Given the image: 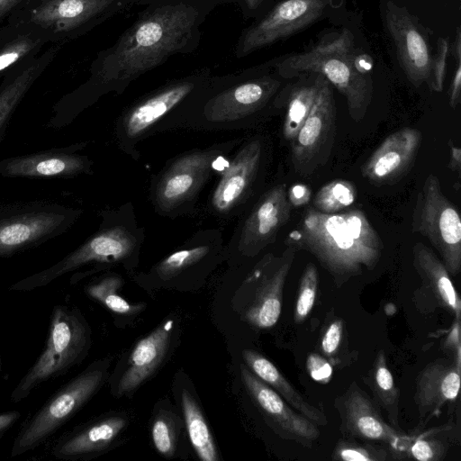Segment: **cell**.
Returning <instances> with one entry per match:
<instances>
[{
	"label": "cell",
	"mask_w": 461,
	"mask_h": 461,
	"mask_svg": "<svg viewBox=\"0 0 461 461\" xmlns=\"http://www.w3.org/2000/svg\"><path fill=\"white\" fill-rule=\"evenodd\" d=\"M232 0H137V17L90 66V77L54 108L50 124L62 127L109 93L122 95L140 76L174 55L194 53L202 27L218 7Z\"/></svg>",
	"instance_id": "obj_1"
},
{
	"label": "cell",
	"mask_w": 461,
	"mask_h": 461,
	"mask_svg": "<svg viewBox=\"0 0 461 461\" xmlns=\"http://www.w3.org/2000/svg\"><path fill=\"white\" fill-rule=\"evenodd\" d=\"M282 82L267 65L223 76L208 85L173 112L156 133L176 129L203 131H236L249 127L275 101Z\"/></svg>",
	"instance_id": "obj_2"
},
{
	"label": "cell",
	"mask_w": 461,
	"mask_h": 461,
	"mask_svg": "<svg viewBox=\"0 0 461 461\" xmlns=\"http://www.w3.org/2000/svg\"><path fill=\"white\" fill-rule=\"evenodd\" d=\"M284 243L311 253L338 286L374 269L384 250L379 234L359 209L324 213L309 207Z\"/></svg>",
	"instance_id": "obj_3"
},
{
	"label": "cell",
	"mask_w": 461,
	"mask_h": 461,
	"mask_svg": "<svg viewBox=\"0 0 461 461\" xmlns=\"http://www.w3.org/2000/svg\"><path fill=\"white\" fill-rule=\"evenodd\" d=\"M270 64L284 79L320 73L343 95L351 119H364L373 96L372 63L357 47L349 30L325 35L310 49Z\"/></svg>",
	"instance_id": "obj_4"
},
{
	"label": "cell",
	"mask_w": 461,
	"mask_h": 461,
	"mask_svg": "<svg viewBox=\"0 0 461 461\" xmlns=\"http://www.w3.org/2000/svg\"><path fill=\"white\" fill-rule=\"evenodd\" d=\"M101 222L75 250L50 267L33 274L11 286L14 291H31L89 264L134 266L144 242L145 230L137 221L132 203L104 210Z\"/></svg>",
	"instance_id": "obj_5"
},
{
	"label": "cell",
	"mask_w": 461,
	"mask_h": 461,
	"mask_svg": "<svg viewBox=\"0 0 461 461\" xmlns=\"http://www.w3.org/2000/svg\"><path fill=\"white\" fill-rule=\"evenodd\" d=\"M240 142L238 139L216 142L167 160L150 179L149 199L156 213L174 219L192 212L203 187Z\"/></svg>",
	"instance_id": "obj_6"
},
{
	"label": "cell",
	"mask_w": 461,
	"mask_h": 461,
	"mask_svg": "<svg viewBox=\"0 0 461 461\" xmlns=\"http://www.w3.org/2000/svg\"><path fill=\"white\" fill-rule=\"evenodd\" d=\"M212 76L209 68H201L167 81L135 100L115 121L113 135L117 148L137 161L140 156L139 144L156 134L158 127L202 90Z\"/></svg>",
	"instance_id": "obj_7"
},
{
	"label": "cell",
	"mask_w": 461,
	"mask_h": 461,
	"mask_svg": "<svg viewBox=\"0 0 461 461\" xmlns=\"http://www.w3.org/2000/svg\"><path fill=\"white\" fill-rule=\"evenodd\" d=\"M137 0H29L5 23L24 24L49 43L64 45L110 18L133 7Z\"/></svg>",
	"instance_id": "obj_8"
},
{
	"label": "cell",
	"mask_w": 461,
	"mask_h": 461,
	"mask_svg": "<svg viewBox=\"0 0 461 461\" xmlns=\"http://www.w3.org/2000/svg\"><path fill=\"white\" fill-rule=\"evenodd\" d=\"M89 345L90 330L81 313L66 305H56L45 348L13 390L11 402L15 403L25 399L41 384L62 375L79 364Z\"/></svg>",
	"instance_id": "obj_9"
},
{
	"label": "cell",
	"mask_w": 461,
	"mask_h": 461,
	"mask_svg": "<svg viewBox=\"0 0 461 461\" xmlns=\"http://www.w3.org/2000/svg\"><path fill=\"white\" fill-rule=\"evenodd\" d=\"M82 213L77 208L46 202L0 206V258L65 233Z\"/></svg>",
	"instance_id": "obj_10"
},
{
	"label": "cell",
	"mask_w": 461,
	"mask_h": 461,
	"mask_svg": "<svg viewBox=\"0 0 461 461\" xmlns=\"http://www.w3.org/2000/svg\"><path fill=\"white\" fill-rule=\"evenodd\" d=\"M106 376L104 365L93 364L59 388L23 426L11 456L31 451L52 436L100 389Z\"/></svg>",
	"instance_id": "obj_11"
},
{
	"label": "cell",
	"mask_w": 461,
	"mask_h": 461,
	"mask_svg": "<svg viewBox=\"0 0 461 461\" xmlns=\"http://www.w3.org/2000/svg\"><path fill=\"white\" fill-rule=\"evenodd\" d=\"M411 230L425 237L438 251L450 276L461 270V219L444 194L438 176L425 178L415 201Z\"/></svg>",
	"instance_id": "obj_12"
},
{
	"label": "cell",
	"mask_w": 461,
	"mask_h": 461,
	"mask_svg": "<svg viewBox=\"0 0 461 461\" xmlns=\"http://www.w3.org/2000/svg\"><path fill=\"white\" fill-rule=\"evenodd\" d=\"M265 141L255 135L241 140L230 157L207 200V212L228 221L243 214L251 205L263 169Z\"/></svg>",
	"instance_id": "obj_13"
},
{
	"label": "cell",
	"mask_w": 461,
	"mask_h": 461,
	"mask_svg": "<svg viewBox=\"0 0 461 461\" xmlns=\"http://www.w3.org/2000/svg\"><path fill=\"white\" fill-rule=\"evenodd\" d=\"M292 205L285 184L265 190L243 213L229 243L226 254L253 258L276 241L281 229L291 217Z\"/></svg>",
	"instance_id": "obj_14"
},
{
	"label": "cell",
	"mask_w": 461,
	"mask_h": 461,
	"mask_svg": "<svg viewBox=\"0 0 461 461\" xmlns=\"http://www.w3.org/2000/svg\"><path fill=\"white\" fill-rule=\"evenodd\" d=\"M336 135L333 86L324 77L316 101L292 140L291 161L294 171L310 176L328 161Z\"/></svg>",
	"instance_id": "obj_15"
},
{
	"label": "cell",
	"mask_w": 461,
	"mask_h": 461,
	"mask_svg": "<svg viewBox=\"0 0 461 461\" xmlns=\"http://www.w3.org/2000/svg\"><path fill=\"white\" fill-rule=\"evenodd\" d=\"M328 0H282L243 29L234 48L238 59L296 33L320 19Z\"/></svg>",
	"instance_id": "obj_16"
},
{
	"label": "cell",
	"mask_w": 461,
	"mask_h": 461,
	"mask_svg": "<svg viewBox=\"0 0 461 461\" xmlns=\"http://www.w3.org/2000/svg\"><path fill=\"white\" fill-rule=\"evenodd\" d=\"M296 251L286 246L282 253L268 252L257 263L253 271L257 281L255 293L242 315L246 322L258 329H268L278 321L284 286Z\"/></svg>",
	"instance_id": "obj_17"
},
{
	"label": "cell",
	"mask_w": 461,
	"mask_h": 461,
	"mask_svg": "<svg viewBox=\"0 0 461 461\" xmlns=\"http://www.w3.org/2000/svg\"><path fill=\"white\" fill-rule=\"evenodd\" d=\"M240 373L251 399L274 430L284 438L312 447L320 437L317 424L294 410L247 366H240Z\"/></svg>",
	"instance_id": "obj_18"
},
{
	"label": "cell",
	"mask_w": 461,
	"mask_h": 461,
	"mask_svg": "<svg viewBox=\"0 0 461 461\" xmlns=\"http://www.w3.org/2000/svg\"><path fill=\"white\" fill-rule=\"evenodd\" d=\"M86 142L11 157L0 161L5 177L69 178L93 173V160L79 153Z\"/></svg>",
	"instance_id": "obj_19"
},
{
	"label": "cell",
	"mask_w": 461,
	"mask_h": 461,
	"mask_svg": "<svg viewBox=\"0 0 461 461\" xmlns=\"http://www.w3.org/2000/svg\"><path fill=\"white\" fill-rule=\"evenodd\" d=\"M384 23L408 80L415 87L428 84L432 55L426 37L411 15L404 7L388 1L384 9Z\"/></svg>",
	"instance_id": "obj_20"
},
{
	"label": "cell",
	"mask_w": 461,
	"mask_h": 461,
	"mask_svg": "<svg viewBox=\"0 0 461 461\" xmlns=\"http://www.w3.org/2000/svg\"><path fill=\"white\" fill-rule=\"evenodd\" d=\"M421 139V132L411 127L390 134L363 165V177L378 186L398 182L412 167Z\"/></svg>",
	"instance_id": "obj_21"
},
{
	"label": "cell",
	"mask_w": 461,
	"mask_h": 461,
	"mask_svg": "<svg viewBox=\"0 0 461 461\" xmlns=\"http://www.w3.org/2000/svg\"><path fill=\"white\" fill-rule=\"evenodd\" d=\"M344 434L364 440L382 441L399 449L405 437L385 422L379 407L356 383L336 402Z\"/></svg>",
	"instance_id": "obj_22"
},
{
	"label": "cell",
	"mask_w": 461,
	"mask_h": 461,
	"mask_svg": "<svg viewBox=\"0 0 461 461\" xmlns=\"http://www.w3.org/2000/svg\"><path fill=\"white\" fill-rule=\"evenodd\" d=\"M226 254L220 229H203L194 233L180 248L156 263L152 276L163 282L171 281L185 273L213 263Z\"/></svg>",
	"instance_id": "obj_23"
},
{
	"label": "cell",
	"mask_w": 461,
	"mask_h": 461,
	"mask_svg": "<svg viewBox=\"0 0 461 461\" xmlns=\"http://www.w3.org/2000/svg\"><path fill=\"white\" fill-rule=\"evenodd\" d=\"M62 46L51 44L43 52L14 67L3 77L0 84V142L14 111Z\"/></svg>",
	"instance_id": "obj_24"
},
{
	"label": "cell",
	"mask_w": 461,
	"mask_h": 461,
	"mask_svg": "<svg viewBox=\"0 0 461 461\" xmlns=\"http://www.w3.org/2000/svg\"><path fill=\"white\" fill-rule=\"evenodd\" d=\"M460 389V362L445 359L429 364L417 376L414 400L421 417L456 399Z\"/></svg>",
	"instance_id": "obj_25"
},
{
	"label": "cell",
	"mask_w": 461,
	"mask_h": 461,
	"mask_svg": "<svg viewBox=\"0 0 461 461\" xmlns=\"http://www.w3.org/2000/svg\"><path fill=\"white\" fill-rule=\"evenodd\" d=\"M173 325V320H167L137 342L119 381L118 394L136 389L158 368L168 348Z\"/></svg>",
	"instance_id": "obj_26"
},
{
	"label": "cell",
	"mask_w": 461,
	"mask_h": 461,
	"mask_svg": "<svg viewBox=\"0 0 461 461\" xmlns=\"http://www.w3.org/2000/svg\"><path fill=\"white\" fill-rule=\"evenodd\" d=\"M295 77L298 78L295 82L280 89L274 101L276 107L285 109L282 134L288 142L292 141L309 115L324 79L322 75L315 72Z\"/></svg>",
	"instance_id": "obj_27"
},
{
	"label": "cell",
	"mask_w": 461,
	"mask_h": 461,
	"mask_svg": "<svg viewBox=\"0 0 461 461\" xmlns=\"http://www.w3.org/2000/svg\"><path fill=\"white\" fill-rule=\"evenodd\" d=\"M126 424L125 418L112 416L71 431L60 438L52 448V455L59 459L70 460L99 452L117 438Z\"/></svg>",
	"instance_id": "obj_28"
},
{
	"label": "cell",
	"mask_w": 461,
	"mask_h": 461,
	"mask_svg": "<svg viewBox=\"0 0 461 461\" xmlns=\"http://www.w3.org/2000/svg\"><path fill=\"white\" fill-rule=\"evenodd\" d=\"M242 357L247 367L273 388L294 410L319 426L327 425L326 415L309 403L270 360L252 349H244Z\"/></svg>",
	"instance_id": "obj_29"
},
{
	"label": "cell",
	"mask_w": 461,
	"mask_h": 461,
	"mask_svg": "<svg viewBox=\"0 0 461 461\" xmlns=\"http://www.w3.org/2000/svg\"><path fill=\"white\" fill-rule=\"evenodd\" d=\"M412 258L413 266L423 282L431 289L440 304L452 311L459 321L461 301L443 262L422 242L413 245Z\"/></svg>",
	"instance_id": "obj_30"
},
{
	"label": "cell",
	"mask_w": 461,
	"mask_h": 461,
	"mask_svg": "<svg viewBox=\"0 0 461 461\" xmlns=\"http://www.w3.org/2000/svg\"><path fill=\"white\" fill-rule=\"evenodd\" d=\"M47 41L36 31L5 23L0 27V77L18 64L40 54Z\"/></svg>",
	"instance_id": "obj_31"
},
{
	"label": "cell",
	"mask_w": 461,
	"mask_h": 461,
	"mask_svg": "<svg viewBox=\"0 0 461 461\" xmlns=\"http://www.w3.org/2000/svg\"><path fill=\"white\" fill-rule=\"evenodd\" d=\"M181 404L192 447L203 461L219 460L218 451L205 418L192 395L183 390Z\"/></svg>",
	"instance_id": "obj_32"
},
{
	"label": "cell",
	"mask_w": 461,
	"mask_h": 461,
	"mask_svg": "<svg viewBox=\"0 0 461 461\" xmlns=\"http://www.w3.org/2000/svg\"><path fill=\"white\" fill-rule=\"evenodd\" d=\"M366 383L370 386L375 402L387 412L391 424L397 426L399 390L388 368L384 350L377 354Z\"/></svg>",
	"instance_id": "obj_33"
},
{
	"label": "cell",
	"mask_w": 461,
	"mask_h": 461,
	"mask_svg": "<svg viewBox=\"0 0 461 461\" xmlns=\"http://www.w3.org/2000/svg\"><path fill=\"white\" fill-rule=\"evenodd\" d=\"M122 283L123 280L120 276L112 273L88 285L86 292L114 313L128 315L140 312L142 309L141 304H131L117 294Z\"/></svg>",
	"instance_id": "obj_34"
},
{
	"label": "cell",
	"mask_w": 461,
	"mask_h": 461,
	"mask_svg": "<svg viewBox=\"0 0 461 461\" xmlns=\"http://www.w3.org/2000/svg\"><path fill=\"white\" fill-rule=\"evenodd\" d=\"M357 195V187L353 182L336 179L318 190L312 200V207L324 213L339 212L352 205Z\"/></svg>",
	"instance_id": "obj_35"
},
{
	"label": "cell",
	"mask_w": 461,
	"mask_h": 461,
	"mask_svg": "<svg viewBox=\"0 0 461 461\" xmlns=\"http://www.w3.org/2000/svg\"><path fill=\"white\" fill-rule=\"evenodd\" d=\"M319 274L312 263H308L301 276L295 300L294 320L299 324L310 314L316 299Z\"/></svg>",
	"instance_id": "obj_36"
},
{
	"label": "cell",
	"mask_w": 461,
	"mask_h": 461,
	"mask_svg": "<svg viewBox=\"0 0 461 461\" xmlns=\"http://www.w3.org/2000/svg\"><path fill=\"white\" fill-rule=\"evenodd\" d=\"M153 444L158 452L167 457L175 454L177 441L176 420L171 413L161 411L153 420L151 427Z\"/></svg>",
	"instance_id": "obj_37"
},
{
	"label": "cell",
	"mask_w": 461,
	"mask_h": 461,
	"mask_svg": "<svg viewBox=\"0 0 461 461\" xmlns=\"http://www.w3.org/2000/svg\"><path fill=\"white\" fill-rule=\"evenodd\" d=\"M384 448L368 444H359L349 440L338 442L332 458L343 461H381L387 459Z\"/></svg>",
	"instance_id": "obj_38"
},
{
	"label": "cell",
	"mask_w": 461,
	"mask_h": 461,
	"mask_svg": "<svg viewBox=\"0 0 461 461\" xmlns=\"http://www.w3.org/2000/svg\"><path fill=\"white\" fill-rule=\"evenodd\" d=\"M449 51V39L439 37L437 49L431 61L429 88L433 92H442L446 72L447 57Z\"/></svg>",
	"instance_id": "obj_39"
},
{
	"label": "cell",
	"mask_w": 461,
	"mask_h": 461,
	"mask_svg": "<svg viewBox=\"0 0 461 461\" xmlns=\"http://www.w3.org/2000/svg\"><path fill=\"white\" fill-rule=\"evenodd\" d=\"M409 453L419 461H437L442 458L444 447L437 440L419 438L410 446Z\"/></svg>",
	"instance_id": "obj_40"
},
{
	"label": "cell",
	"mask_w": 461,
	"mask_h": 461,
	"mask_svg": "<svg viewBox=\"0 0 461 461\" xmlns=\"http://www.w3.org/2000/svg\"><path fill=\"white\" fill-rule=\"evenodd\" d=\"M306 368L310 376L316 382L327 384L332 376V366L321 355L311 353L306 360Z\"/></svg>",
	"instance_id": "obj_41"
},
{
	"label": "cell",
	"mask_w": 461,
	"mask_h": 461,
	"mask_svg": "<svg viewBox=\"0 0 461 461\" xmlns=\"http://www.w3.org/2000/svg\"><path fill=\"white\" fill-rule=\"evenodd\" d=\"M343 324L339 319L332 321L326 328L321 341L322 352L331 357L336 353L342 338Z\"/></svg>",
	"instance_id": "obj_42"
},
{
	"label": "cell",
	"mask_w": 461,
	"mask_h": 461,
	"mask_svg": "<svg viewBox=\"0 0 461 461\" xmlns=\"http://www.w3.org/2000/svg\"><path fill=\"white\" fill-rule=\"evenodd\" d=\"M240 10L245 20H257L263 16L270 8V0H232Z\"/></svg>",
	"instance_id": "obj_43"
},
{
	"label": "cell",
	"mask_w": 461,
	"mask_h": 461,
	"mask_svg": "<svg viewBox=\"0 0 461 461\" xmlns=\"http://www.w3.org/2000/svg\"><path fill=\"white\" fill-rule=\"evenodd\" d=\"M456 69L449 86L448 101L452 109H456L460 104L461 94V60L456 61Z\"/></svg>",
	"instance_id": "obj_44"
},
{
	"label": "cell",
	"mask_w": 461,
	"mask_h": 461,
	"mask_svg": "<svg viewBox=\"0 0 461 461\" xmlns=\"http://www.w3.org/2000/svg\"><path fill=\"white\" fill-rule=\"evenodd\" d=\"M287 198L291 205L303 206L311 199V190L303 184L292 185L287 191Z\"/></svg>",
	"instance_id": "obj_45"
},
{
	"label": "cell",
	"mask_w": 461,
	"mask_h": 461,
	"mask_svg": "<svg viewBox=\"0 0 461 461\" xmlns=\"http://www.w3.org/2000/svg\"><path fill=\"white\" fill-rule=\"evenodd\" d=\"M29 0H0V27Z\"/></svg>",
	"instance_id": "obj_46"
},
{
	"label": "cell",
	"mask_w": 461,
	"mask_h": 461,
	"mask_svg": "<svg viewBox=\"0 0 461 461\" xmlns=\"http://www.w3.org/2000/svg\"><path fill=\"white\" fill-rule=\"evenodd\" d=\"M448 146L450 148V157L447 167L456 174V177L459 181L461 176V150L451 140L448 141Z\"/></svg>",
	"instance_id": "obj_47"
},
{
	"label": "cell",
	"mask_w": 461,
	"mask_h": 461,
	"mask_svg": "<svg viewBox=\"0 0 461 461\" xmlns=\"http://www.w3.org/2000/svg\"><path fill=\"white\" fill-rule=\"evenodd\" d=\"M21 413L16 411L0 413V438L20 419Z\"/></svg>",
	"instance_id": "obj_48"
},
{
	"label": "cell",
	"mask_w": 461,
	"mask_h": 461,
	"mask_svg": "<svg viewBox=\"0 0 461 461\" xmlns=\"http://www.w3.org/2000/svg\"><path fill=\"white\" fill-rule=\"evenodd\" d=\"M452 58L457 61L461 60V32L460 28L456 29V37L451 47H449Z\"/></svg>",
	"instance_id": "obj_49"
}]
</instances>
